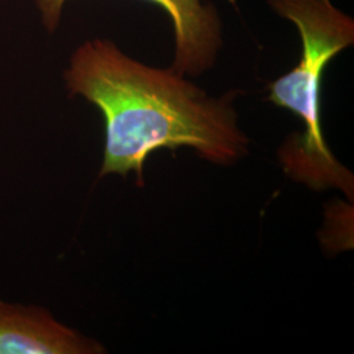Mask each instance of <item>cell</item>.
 <instances>
[{
    "instance_id": "obj_1",
    "label": "cell",
    "mask_w": 354,
    "mask_h": 354,
    "mask_svg": "<svg viewBox=\"0 0 354 354\" xmlns=\"http://www.w3.org/2000/svg\"><path fill=\"white\" fill-rule=\"evenodd\" d=\"M70 95L96 105L105 122V147L99 177L136 174L152 152L190 147L214 165H234L250 140L238 125L235 93L212 97L172 67L137 62L113 42L83 44L64 73Z\"/></svg>"
},
{
    "instance_id": "obj_2",
    "label": "cell",
    "mask_w": 354,
    "mask_h": 354,
    "mask_svg": "<svg viewBox=\"0 0 354 354\" xmlns=\"http://www.w3.org/2000/svg\"><path fill=\"white\" fill-rule=\"evenodd\" d=\"M294 23L302 39L298 64L269 86L268 100L289 109L304 122V133L279 150L285 172L310 188H339L353 198V176L333 156L322 127V79L333 57L354 42V21L330 0H268Z\"/></svg>"
},
{
    "instance_id": "obj_3",
    "label": "cell",
    "mask_w": 354,
    "mask_h": 354,
    "mask_svg": "<svg viewBox=\"0 0 354 354\" xmlns=\"http://www.w3.org/2000/svg\"><path fill=\"white\" fill-rule=\"evenodd\" d=\"M66 0H38L45 26L54 29ZM169 15L176 39L172 68L181 74L200 75L215 62L222 46L221 23L214 8L201 0H149Z\"/></svg>"
},
{
    "instance_id": "obj_4",
    "label": "cell",
    "mask_w": 354,
    "mask_h": 354,
    "mask_svg": "<svg viewBox=\"0 0 354 354\" xmlns=\"http://www.w3.org/2000/svg\"><path fill=\"white\" fill-rule=\"evenodd\" d=\"M102 344L37 306L0 301V354H100Z\"/></svg>"
}]
</instances>
